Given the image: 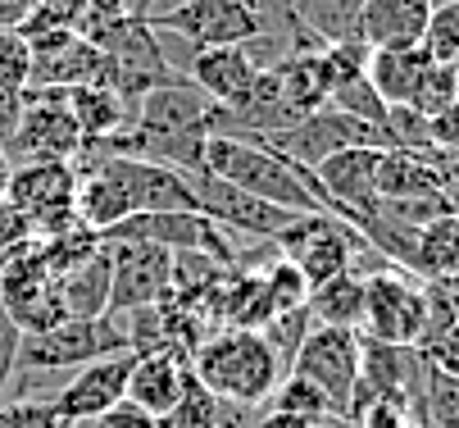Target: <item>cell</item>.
Instances as JSON below:
<instances>
[{"label":"cell","instance_id":"74e56055","mask_svg":"<svg viewBox=\"0 0 459 428\" xmlns=\"http://www.w3.org/2000/svg\"><path fill=\"white\" fill-rule=\"evenodd\" d=\"M37 5H41V0H0V28L23 32V23L37 14Z\"/></svg>","mask_w":459,"mask_h":428},{"label":"cell","instance_id":"5bb4252c","mask_svg":"<svg viewBox=\"0 0 459 428\" xmlns=\"http://www.w3.org/2000/svg\"><path fill=\"white\" fill-rule=\"evenodd\" d=\"M186 388H191V364L178 351L137 355L133 374H127V401L142 406L155 424H164L178 410V401L186 397Z\"/></svg>","mask_w":459,"mask_h":428},{"label":"cell","instance_id":"44dd1931","mask_svg":"<svg viewBox=\"0 0 459 428\" xmlns=\"http://www.w3.org/2000/svg\"><path fill=\"white\" fill-rule=\"evenodd\" d=\"M359 14H364V0H296L300 28L323 46L359 41Z\"/></svg>","mask_w":459,"mask_h":428},{"label":"cell","instance_id":"ab89813d","mask_svg":"<svg viewBox=\"0 0 459 428\" xmlns=\"http://www.w3.org/2000/svg\"><path fill=\"white\" fill-rule=\"evenodd\" d=\"M10 173H14V160H10V151L0 146V201L10 197Z\"/></svg>","mask_w":459,"mask_h":428},{"label":"cell","instance_id":"b9f144b4","mask_svg":"<svg viewBox=\"0 0 459 428\" xmlns=\"http://www.w3.org/2000/svg\"><path fill=\"white\" fill-rule=\"evenodd\" d=\"M455 78H459V65H455Z\"/></svg>","mask_w":459,"mask_h":428},{"label":"cell","instance_id":"e0dca14e","mask_svg":"<svg viewBox=\"0 0 459 428\" xmlns=\"http://www.w3.org/2000/svg\"><path fill=\"white\" fill-rule=\"evenodd\" d=\"M109 247H100L96 256H87L82 265H74L69 274H59L55 287H59V301L69 319H100L109 315Z\"/></svg>","mask_w":459,"mask_h":428},{"label":"cell","instance_id":"d6986e66","mask_svg":"<svg viewBox=\"0 0 459 428\" xmlns=\"http://www.w3.org/2000/svg\"><path fill=\"white\" fill-rule=\"evenodd\" d=\"M428 65L432 59L419 46L414 50H373L368 55V83L386 100V109L391 105H414V92H419Z\"/></svg>","mask_w":459,"mask_h":428},{"label":"cell","instance_id":"52a82bcc","mask_svg":"<svg viewBox=\"0 0 459 428\" xmlns=\"http://www.w3.org/2000/svg\"><path fill=\"white\" fill-rule=\"evenodd\" d=\"M155 32H169L186 41L191 50H219V46H246L259 32H269L250 10L232 5V0H178L164 5L160 14L146 19Z\"/></svg>","mask_w":459,"mask_h":428},{"label":"cell","instance_id":"f35d334b","mask_svg":"<svg viewBox=\"0 0 459 428\" xmlns=\"http://www.w3.org/2000/svg\"><path fill=\"white\" fill-rule=\"evenodd\" d=\"M250 428H314V424H309V419H300V415H282V410H273V406H269V410H259V415H255V424H250Z\"/></svg>","mask_w":459,"mask_h":428},{"label":"cell","instance_id":"5b68a950","mask_svg":"<svg viewBox=\"0 0 459 428\" xmlns=\"http://www.w3.org/2000/svg\"><path fill=\"white\" fill-rule=\"evenodd\" d=\"M87 137L82 128L74 124L69 105H64V92H41V87H28L23 92V114H19V128L10 137V160L14 164H74L82 155Z\"/></svg>","mask_w":459,"mask_h":428},{"label":"cell","instance_id":"e575fe53","mask_svg":"<svg viewBox=\"0 0 459 428\" xmlns=\"http://www.w3.org/2000/svg\"><path fill=\"white\" fill-rule=\"evenodd\" d=\"M64 428H160L142 406H133V401H118V406H109L105 415H96V419H78V424H64Z\"/></svg>","mask_w":459,"mask_h":428},{"label":"cell","instance_id":"f546056e","mask_svg":"<svg viewBox=\"0 0 459 428\" xmlns=\"http://www.w3.org/2000/svg\"><path fill=\"white\" fill-rule=\"evenodd\" d=\"M32 83V46L23 32L0 28V92H28Z\"/></svg>","mask_w":459,"mask_h":428},{"label":"cell","instance_id":"60d3db41","mask_svg":"<svg viewBox=\"0 0 459 428\" xmlns=\"http://www.w3.org/2000/svg\"><path fill=\"white\" fill-rule=\"evenodd\" d=\"M127 10H133L137 19H151V14L164 10V0H127Z\"/></svg>","mask_w":459,"mask_h":428},{"label":"cell","instance_id":"83f0119b","mask_svg":"<svg viewBox=\"0 0 459 428\" xmlns=\"http://www.w3.org/2000/svg\"><path fill=\"white\" fill-rule=\"evenodd\" d=\"M459 105V78H455V65H428L419 92H414V105L423 118H441Z\"/></svg>","mask_w":459,"mask_h":428},{"label":"cell","instance_id":"d6a6232c","mask_svg":"<svg viewBox=\"0 0 459 428\" xmlns=\"http://www.w3.org/2000/svg\"><path fill=\"white\" fill-rule=\"evenodd\" d=\"M351 419H355V428H423L410 415V406H401V401H368Z\"/></svg>","mask_w":459,"mask_h":428},{"label":"cell","instance_id":"7a4b0ae2","mask_svg":"<svg viewBox=\"0 0 459 428\" xmlns=\"http://www.w3.org/2000/svg\"><path fill=\"white\" fill-rule=\"evenodd\" d=\"M191 379L210 397L237 406V410H259L269 406L273 388L282 383V364L264 333L255 328H219L186 355Z\"/></svg>","mask_w":459,"mask_h":428},{"label":"cell","instance_id":"f1b7e54d","mask_svg":"<svg viewBox=\"0 0 459 428\" xmlns=\"http://www.w3.org/2000/svg\"><path fill=\"white\" fill-rule=\"evenodd\" d=\"M314 328V315H309V305H300V310H287V315H273L264 328V342L273 346V355H278V364H282V374L291 370V360H296V351H300V342H305V333Z\"/></svg>","mask_w":459,"mask_h":428},{"label":"cell","instance_id":"8d00e7d4","mask_svg":"<svg viewBox=\"0 0 459 428\" xmlns=\"http://www.w3.org/2000/svg\"><path fill=\"white\" fill-rule=\"evenodd\" d=\"M232 5H241V10H250L259 23H264L269 32H278V28H287L291 23V5H287V0H232Z\"/></svg>","mask_w":459,"mask_h":428},{"label":"cell","instance_id":"d4e9b609","mask_svg":"<svg viewBox=\"0 0 459 428\" xmlns=\"http://www.w3.org/2000/svg\"><path fill=\"white\" fill-rule=\"evenodd\" d=\"M269 406L282 410V415H300V419H309V424H318V419H327V415H337L333 401H327L314 383H305L300 374H282V383L273 388Z\"/></svg>","mask_w":459,"mask_h":428},{"label":"cell","instance_id":"603a6c76","mask_svg":"<svg viewBox=\"0 0 459 428\" xmlns=\"http://www.w3.org/2000/svg\"><path fill=\"white\" fill-rule=\"evenodd\" d=\"M259 287H264L269 315L300 310V305L309 301V283H305V274H300L291 260H282V256H273V265H269V269H259Z\"/></svg>","mask_w":459,"mask_h":428},{"label":"cell","instance_id":"ffe728a7","mask_svg":"<svg viewBox=\"0 0 459 428\" xmlns=\"http://www.w3.org/2000/svg\"><path fill=\"white\" fill-rule=\"evenodd\" d=\"M309 315L314 324H327V328H355L359 333V319H364V274H337L327 278L323 287L309 292Z\"/></svg>","mask_w":459,"mask_h":428},{"label":"cell","instance_id":"4316f807","mask_svg":"<svg viewBox=\"0 0 459 428\" xmlns=\"http://www.w3.org/2000/svg\"><path fill=\"white\" fill-rule=\"evenodd\" d=\"M419 50L432 65H459V5H432Z\"/></svg>","mask_w":459,"mask_h":428},{"label":"cell","instance_id":"cb8c5ba5","mask_svg":"<svg viewBox=\"0 0 459 428\" xmlns=\"http://www.w3.org/2000/svg\"><path fill=\"white\" fill-rule=\"evenodd\" d=\"M327 105H333V109H342V114H351V118H359V124H373V128L391 133V128H386V114H391V109H386V100L373 92L368 74L337 83V87H333V96H327Z\"/></svg>","mask_w":459,"mask_h":428},{"label":"cell","instance_id":"d590c367","mask_svg":"<svg viewBox=\"0 0 459 428\" xmlns=\"http://www.w3.org/2000/svg\"><path fill=\"white\" fill-rule=\"evenodd\" d=\"M32 223L23 210H14L10 201H0V256H10L14 247H23V241H32Z\"/></svg>","mask_w":459,"mask_h":428},{"label":"cell","instance_id":"9a60e30c","mask_svg":"<svg viewBox=\"0 0 459 428\" xmlns=\"http://www.w3.org/2000/svg\"><path fill=\"white\" fill-rule=\"evenodd\" d=\"M259 69H255V59L246 55V46H219V50H195L191 55V65H186V83L191 87H201L214 105L223 109H237L250 87H255Z\"/></svg>","mask_w":459,"mask_h":428},{"label":"cell","instance_id":"4fadbf2b","mask_svg":"<svg viewBox=\"0 0 459 428\" xmlns=\"http://www.w3.org/2000/svg\"><path fill=\"white\" fill-rule=\"evenodd\" d=\"M214 100L191 87L186 78H173L155 92H146L137 100V114H133V128L137 133H205L210 137V124H214Z\"/></svg>","mask_w":459,"mask_h":428},{"label":"cell","instance_id":"277c9868","mask_svg":"<svg viewBox=\"0 0 459 428\" xmlns=\"http://www.w3.org/2000/svg\"><path fill=\"white\" fill-rule=\"evenodd\" d=\"M423 324H428L423 278H414L410 269H396V265H382L377 274H364L359 337H373L386 346H419Z\"/></svg>","mask_w":459,"mask_h":428},{"label":"cell","instance_id":"ac0fdd59","mask_svg":"<svg viewBox=\"0 0 459 428\" xmlns=\"http://www.w3.org/2000/svg\"><path fill=\"white\" fill-rule=\"evenodd\" d=\"M64 105H69L74 124L82 128L87 142H105L123 128H133V114H137L114 87H74L64 92Z\"/></svg>","mask_w":459,"mask_h":428},{"label":"cell","instance_id":"836d02e7","mask_svg":"<svg viewBox=\"0 0 459 428\" xmlns=\"http://www.w3.org/2000/svg\"><path fill=\"white\" fill-rule=\"evenodd\" d=\"M419 355L432 364L437 374H446V379H459V319H455L446 333H437L428 346H419Z\"/></svg>","mask_w":459,"mask_h":428},{"label":"cell","instance_id":"7c38bea8","mask_svg":"<svg viewBox=\"0 0 459 428\" xmlns=\"http://www.w3.org/2000/svg\"><path fill=\"white\" fill-rule=\"evenodd\" d=\"M137 355L133 351H118L105 360H91L82 370L69 374V383H59V392L50 397L59 424H78V419H96L109 406L127 401V374H133Z\"/></svg>","mask_w":459,"mask_h":428},{"label":"cell","instance_id":"ba28073f","mask_svg":"<svg viewBox=\"0 0 459 428\" xmlns=\"http://www.w3.org/2000/svg\"><path fill=\"white\" fill-rule=\"evenodd\" d=\"M264 146L282 151L291 164H300V169H309V173H314L327 155H342V151H355V146L396 151L391 133H382V128H373V124H359V118H351V114L333 109V105H323V109L305 114V118H300V124H296L287 137L264 142Z\"/></svg>","mask_w":459,"mask_h":428},{"label":"cell","instance_id":"9c48e42d","mask_svg":"<svg viewBox=\"0 0 459 428\" xmlns=\"http://www.w3.org/2000/svg\"><path fill=\"white\" fill-rule=\"evenodd\" d=\"M74 197H78V169L50 160V164H14L5 201L28 214L37 237H55L78 223Z\"/></svg>","mask_w":459,"mask_h":428},{"label":"cell","instance_id":"7402d4cb","mask_svg":"<svg viewBox=\"0 0 459 428\" xmlns=\"http://www.w3.org/2000/svg\"><path fill=\"white\" fill-rule=\"evenodd\" d=\"M414 278H459V210L419 232Z\"/></svg>","mask_w":459,"mask_h":428},{"label":"cell","instance_id":"1f68e13d","mask_svg":"<svg viewBox=\"0 0 459 428\" xmlns=\"http://www.w3.org/2000/svg\"><path fill=\"white\" fill-rule=\"evenodd\" d=\"M19 346H23V333L5 315V305H0V406L10 401V388L19 379Z\"/></svg>","mask_w":459,"mask_h":428},{"label":"cell","instance_id":"4dcf8cb0","mask_svg":"<svg viewBox=\"0 0 459 428\" xmlns=\"http://www.w3.org/2000/svg\"><path fill=\"white\" fill-rule=\"evenodd\" d=\"M0 428H64L55 406L41 397H10L0 406Z\"/></svg>","mask_w":459,"mask_h":428},{"label":"cell","instance_id":"30bf717a","mask_svg":"<svg viewBox=\"0 0 459 428\" xmlns=\"http://www.w3.org/2000/svg\"><path fill=\"white\" fill-rule=\"evenodd\" d=\"M109 247V315H133L169 301L173 287V256L146 241H105Z\"/></svg>","mask_w":459,"mask_h":428},{"label":"cell","instance_id":"3957f363","mask_svg":"<svg viewBox=\"0 0 459 428\" xmlns=\"http://www.w3.org/2000/svg\"><path fill=\"white\" fill-rule=\"evenodd\" d=\"M127 351V333L118 315H100V319H64L46 333L23 337L19 346V370L28 374H74L91 360L118 355Z\"/></svg>","mask_w":459,"mask_h":428},{"label":"cell","instance_id":"8fae6325","mask_svg":"<svg viewBox=\"0 0 459 428\" xmlns=\"http://www.w3.org/2000/svg\"><path fill=\"white\" fill-rule=\"evenodd\" d=\"M191 197H195V210L205 219H214L223 232H237V237H250V241H273L296 214L291 210H278L269 201H255L246 192H237L232 182L214 178V173H191Z\"/></svg>","mask_w":459,"mask_h":428},{"label":"cell","instance_id":"484cf974","mask_svg":"<svg viewBox=\"0 0 459 428\" xmlns=\"http://www.w3.org/2000/svg\"><path fill=\"white\" fill-rule=\"evenodd\" d=\"M423 424L428 428H459V379L437 374L423 360Z\"/></svg>","mask_w":459,"mask_h":428},{"label":"cell","instance_id":"2e32d148","mask_svg":"<svg viewBox=\"0 0 459 428\" xmlns=\"http://www.w3.org/2000/svg\"><path fill=\"white\" fill-rule=\"evenodd\" d=\"M432 0H364L359 41L368 50H414L423 41Z\"/></svg>","mask_w":459,"mask_h":428},{"label":"cell","instance_id":"6da1fadb","mask_svg":"<svg viewBox=\"0 0 459 428\" xmlns=\"http://www.w3.org/2000/svg\"><path fill=\"white\" fill-rule=\"evenodd\" d=\"M205 173L232 182L237 192L269 201L291 214H333L318 178L300 164H291L282 151L264 142H246V137H210L205 142Z\"/></svg>","mask_w":459,"mask_h":428},{"label":"cell","instance_id":"8992f818","mask_svg":"<svg viewBox=\"0 0 459 428\" xmlns=\"http://www.w3.org/2000/svg\"><path fill=\"white\" fill-rule=\"evenodd\" d=\"M287 374H300L305 383H314L327 401H333L337 415H351V397H355V383H359V333L314 324Z\"/></svg>","mask_w":459,"mask_h":428}]
</instances>
